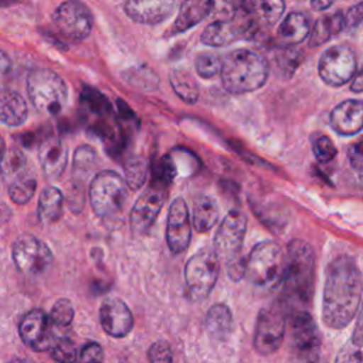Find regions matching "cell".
Listing matches in <instances>:
<instances>
[{
    "mask_svg": "<svg viewBox=\"0 0 363 363\" xmlns=\"http://www.w3.org/2000/svg\"><path fill=\"white\" fill-rule=\"evenodd\" d=\"M363 295V275L356 261L339 255L326 268L322 319L332 329H342L354 318Z\"/></svg>",
    "mask_w": 363,
    "mask_h": 363,
    "instance_id": "1",
    "label": "cell"
},
{
    "mask_svg": "<svg viewBox=\"0 0 363 363\" xmlns=\"http://www.w3.org/2000/svg\"><path fill=\"white\" fill-rule=\"evenodd\" d=\"M315 282V252L303 240L295 238L286 248V269L282 279V305L289 312L294 305L311 301Z\"/></svg>",
    "mask_w": 363,
    "mask_h": 363,
    "instance_id": "2",
    "label": "cell"
},
{
    "mask_svg": "<svg viewBox=\"0 0 363 363\" xmlns=\"http://www.w3.org/2000/svg\"><path fill=\"white\" fill-rule=\"evenodd\" d=\"M221 84L230 94H247L261 88L269 75L268 60L252 50L238 48L228 52L221 64Z\"/></svg>",
    "mask_w": 363,
    "mask_h": 363,
    "instance_id": "3",
    "label": "cell"
},
{
    "mask_svg": "<svg viewBox=\"0 0 363 363\" xmlns=\"http://www.w3.org/2000/svg\"><path fill=\"white\" fill-rule=\"evenodd\" d=\"M247 231V217L240 210H230L214 235V252L224 262L228 277L240 281L245 277L242 244Z\"/></svg>",
    "mask_w": 363,
    "mask_h": 363,
    "instance_id": "4",
    "label": "cell"
},
{
    "mask_svg": "<svg viewBox=\"0 0 363 363\" xmlns=\"http://www.w3.org/2000/svg\"><path fill=\"white\" fill-rule=\"evenodd\" d=\"M285 269L286 254L275 241L257 244L245 261V277L251 284L262 288H272L282 284Z\"/></svg>",
    "mask_w": 363,
    "mask_h": 363,
    "instance_id": "5",
    "label": "cell"
},
{
    "mask_svg": "<svg viewBox=\"0 0 363 363\" xmlns=\"http://www.w3.org/2000/svg\"><path fill=\"white\" fill-rule=\"evenodd\" d=\"M27 94L34 108L48 115L61 112L68 98L65 81L57 72L47 68L30 71L27 77Z\"/></svg>",
    "mask_w": 363,
    "mask_h": 363,
    "instance_id": "6",
    "label": "cell"
},
{
    "mask_svg": "<svg viewBox=\"0 0 363 363\" xmlns=\"http://www.w3.org/2000/svg\"><path fill=\"white\" fill-rule=\"evenodd\" d=\"M128 197V184L113 170H102L89 184V201L94 213L101 218L119 214Z\"/></svg>",
    "mask_w": 363,
    "mask_h": 363,
    "instance_id": "7",
    "label": "cell"
},
{
    "mask_svg": "<svg viewBox=\"0 0 363 363\" xmlns=\"http://www.w3.org/2000/svg\"><path fill=\"white\" fill-rule=\"evenodd\" d=\"M220 272V259L214 250L203 248L189 258L184 281L190 299L201 301L213 291Z\"/></svg>",
    "mask_w": 363,
    "mask_h": 363,
    "instance_id": "8",
    "label": "cell"
},
{
    "mask_svg": "<svg viewBox=\"0 0 363 363\" xmlns=\"http://www.w3.org/2000/svg\"><path fill=\"white\" fill-rule=\"evenodd\" d=\"M286 309L281 301L259 311L254 333V347L259 354L277 352L284 340Z\"/></svg>",
    "mask_w": 363,
    "mask_h": 363,
    "instance_id": "9",
    "label": "cell"
},
{
    "mask_svg": "<svg viewBox=\"0 0 363 363\" xmlns=\"http://www.w3.org/2000/svg\"><path fill=\"white\" fill-rule=\"evenodd\" d=\"M356 68V54L346 44L329 47L318 62L319 75L329 86H342L349 82L354 77Z\"/></svg>",
    "mask_w": 363,
    "mask_h": 363,
    "instance_id": "10",
    "label": "cell"
},
{
    "mask_svg": "<svg viewBox=\"0 0 363 363\" xmlns=\"http://www.w3.org/2000/svg\"><path fill=\"white\" fill-rule=\"evenodd\" d=\"M16 268L27 275H38L45 271L52 261V254L47 244L31 234L20 235L11 248Z\"/></svg>",
    "mask_w": 363,
    "mask_h": 363,
    "instance_id": "11",
    "label": "cell"
},
{
    "mask_svg": "<svg viewBox=\"0 0 363 363\" xmlns=\"http://www.w3.org/2000/svg\"><path fill=\"white\" fill-rule=\"evenodd\" d=\"M291 343L298 357L306 363H315L319 356L320 336L318 326L309 312L301 309L289 313Z\"/></svg>",
    "mask_w": 363,
    "mask_h": 363,
    "instance_id": "12",
    "label": "cell"
},
{
    "mask_svg": "<svg viewBox=\"0 0 363 363\" xmlns=\"http://www.w3.org/2000/svg\"><path fill=\"white\" fill-rule=\"evenodd\" d=\"M52 23L58 33L68 40H84L92 30V13L81 1H65L52 14Z\"/></svg>",
    "mask_w": 363,
    "mask_h": 363,
    "instance_id": "13",
    "label": "cell"
},
{
    "mask_svg": "<svg viewBox=\"0 0 363 363\" xmlns=\"http://www.w3.org/2000/svg\"><path fill=\"white\" fill-rule=\"evenodd\" d=\"M166 189L152 184L142 191L135 201L129 217L130 228L135 235H146L149 233L166 201Z\"/></svg>",
    "mask_w": 363,
    "mask_h": 363,
    "instance_id": "14",
    "label": "cell"
},
{
    "mask_svg": "<svg viewBox=\"0 0 363 363\" xmlns=\"http://www.w3.org/2000/svg\"><path fill=\"white\" fill-rule=\"evenodd\" d=\"M18 332L23 342L35 352L48 350L55 340L50 316L41 309L27 312L18 325Z\"/></svg>",
    "mask_w": 363,
    "mask_h": 363,
    "instance_id": "15",
    "label": "cell"
},
{
    "mask_svg": "<svg viewBox=\"0 0 363 363\" xmlns=\"http://www.w3.org/2000/svg\"><path fill=\"white\" fill-rule=\"evenodd\" d=\"M191 238V227L189 208L182 197H177L170 204L166 223V241L172 252H183Z\"/></svg>",
    "mask_w": 363,
    "mask_h": 363,
    "instance_id": "16",
    "label": "cell"
},
{
    "mask_svg": "<svg viewBox=\"0 0 363 363\" xmlns=\"http://www.w3.org/2000/svg\"><path fill=\"white\" fill-rule=\"evenodd\" d=\"M99 319L104 330L113 337H123L133 328L130 309L118 298H109L101 305Z\"/></svg>",
    "mask_w": 363,
    "mask_h": 363,
    "instance_id": "17",
    "label": "cell"
},
{
    "mask_svg": "<svg viewBox=\"0 0 363 363\" xmlns=\"http://www.w3.org/2000/svg\"><path fill=\"white\" fill-rule=\"evenodd\" d=\"M176 7L172 0H129L123 4L129 18L139 24H159L170 17Z\"/></svg>",
    "mask_w": 363,
    "mask_h": 363,
    "instance_id": "18",
    "label": "cell"
},
{
    "mask_svg": "<svg viewBox=\"0 0 363 363\" xmlns=\"http://www.w3.org/2000/svg\"><path fill=\"white\" fill-rule=\"evenodd\" d=\"M330 125L335 132L350 136L363 129V101L346 99L330 112Z\"/></svg>",
    "mask_w": 363,
    "mask_h": 363,
    "instance_id": "19",
    "label": "cell"
},
{
    "mask_svg": "<svg viewBox=\"0 0 363 363\" xmlns=\"http://www.w3.org/2000/svg\"><path fill=\"white\" fill-rule=\"evenodd\" d=\"M38 157L44 174L57 179L67 164V149L57 136H47L40 142Z\"/></svg>",
    "mask_w": 363,
    "mask_h": 363,
    "instance_id": "20",
    "label": "cell"
},
{
    "mask_svg": "<svg viewBox=\"0 0 363 363\" xmlns=\"http://www.w3.org/2000/svg\"><path fill=\"white\" fill-rule=\"evenodd\" d=\"M214 7H216V3L208 0L183 1L174 23L167 31V35H176L194 27L201 20H204L213 11Z\"/></svg>",
    "mask_w": 363,
    "mask_h": 363,
    "instance_id": "21",
    "label": "cell"
},
{
    "mask_svg": "<svg viewBox=\"0 0 363 363\" xmlns=\"http://www.w3.org/2000/svg\"><path fill=\"white\" fill-rule=\"evenodd\" d=\"M28 116L24 98L9 88H0V122L10 128L21 126Z\"/></svg>",
    "mask_w": 363,
    "mask_h": 363,
    "instance_id": "22",
    "label": "cell"
},
{
    "mask_svg": "<svg viewBox=\"0 0 363 363\" xmlns=\"http://www.w3.org/2000/svg\"><path fill=\"white\" fill-rule=\"evenodd\" d=\"M242 37L241 28L234 18H221L208 24L201 33V43L210 47H223Z\"/></svg>",
    "mask_w": 363,
    "mask_h": 363,
    "instance_id": "23",
    "label": "cell"
},
{
    "mask_svg": "<svg viewBox=\"0 0 363 363\" xmlns=\"http://www.w3.org/2000/svg\"><path fill=\"white\" fill-rule=\"evenodd\" d=\"M311 31V17L303 11L289 13L278 28V40L282 45L299 44Z\"/></svg>",
    "mask_w": 363,
    "mask_h": 363,
    "instance_id": "24",
    "label": "cell"
},
{
    "mask_svg": "<svg viewBox=\"0 0 363 363\" xmlns=\"http://www.w3.org/2000/svg\"><path fill=\"white\" fill-rule=\"evenodd\" d=\"M81 102H82L85 111L98 119L92 125L94 128L116 119L113 116V111H112V106H111L108 98L95 88L84 86L81 91Z\"/></svg>",
    "mask_w": 363,
    "mask_h": 363,
    "instance_id": "25",
    "label": "cell"
},
{
    "mask_svg": "<svg viewBox=\"0 0 363 363\" xmlns=\"http://www.w3.org/2000/svg\"><path fill=\"white\" fill-rule=\"evenodd\" d=\"M345 16L342 11H336L333 14L322 16L313 26L311 31L309 45L318 47L333 38L342 30H345Z\"/></svg>",
    "mask_w": 363,
    "mask_h": 363,
    "instance_id": "26",
    "label": "cell"
},
{
    "mask_svg": "<svg viewBox=\"0 0 363 363\" xmlns=\"http://www.w3.org/2000/svg\"><path fill=\"white\" fill-rule=\"evenodd\" d=\"M62 203L64 197L60 189L54 186H47L45 189H43L37 207L40 221L44 224H52L58 221L62 214Z\"/></svg>",
    "mask_w": 363,
    "mask_h": 363,
    "instance_id": "27",
    "label": "cell"
},
{
    "mask_svg": "<svg viewBox=\"0 0 363 363\" xmlns=\"http://www.w3.org/2000/svg\"><path fill=\"white\" fill-rule=\"evenodd\" d=\"M220 211L216 200L210 196H199L193 204V225L199 233H207L211 230L217 220Z\"/></svg>",
    "mask_w": 363,
    "mask_h": 363,
    "instance_id": "28",
    "label": "cell"
},
{
    "mask_svg": "<svg viewBox=\"0 0 363 363\" xmlns=\"http://www.w3.org/2000/svg\"><path fill=\"white\" fill-rule=\"evenodd\" d=\"M27 173V157L23 150L16 146L7 147L0 159V174L3 182L9 186Z\"/></svg>",
    "mask_w": 363,
    "mask_h": 363,
    "instance_id": "29",
    "label": "cell"
},
{
    "mask_svg": "<svg viewBox=\"0 0 363 363\" xmlns=\"http://www.w3.org/2000/svg\"><path fill=\"white\" fill-rule=\"evenodd\" d=\"M206 330L214 339H224L228 336L233 328V315L227 305L216 303L206 315Z\"/></svg>",
    "mask_w": 363,
    "mask_h": 363,
    "instance_id": "30",
    "label": "cell"
},
{
    "mask_svg": "<svg viewBox=\"0 0 363 363\" xmlns=\"http://www.w3.org/2000/svg\"><path fill=\"white\" fill-rule=\"evenodd\" d=\"M169 79L173 91L180 99L187 104H194L199 99V85L189 71L174 68L172 69Z\"/></svg>",
    "mask_w": 363,
    "mask_h": 363,
    "instance_id": "31",
    "label": "cell"
},
{
    "mask_svg": "<svg viewBox=\"0 0 363 363\" xmlns=\"http://www.w3.org/2000/svg\"><path fill=\"white\" fill-rule=\"evenodd\" d=\"M176 174H177V167H176L174 159H172L169 155L162 156L152 163L150 184L160 189H167V186L173 182Z\"/></svg>",
    "mask_w": 363,
    "mask_h": 363,
    "instance_id": "32",
    "label": "cell"
},
{
    "mask_svg": "<svg viewBox=\"0 0 363 363\" xmlns=\"http://www.w3.org/2000/svg\"><path fill=\"white\" fill-rule=\"evenodd\" d=\"M7 187L11 201H14L16 204H26L33 199L37 189V182L35 177L28 172L27 174L10 183Z\"/></svg>",
    "mask_w": 363,
    "mask_h": 363,
    "instance_id": "33",
    "label": "cell"
},
{
    "mask_svg": "<svg viewBox=\"0 0 363 363\" xmlns=\"http://www.w3.org/2000/svg\"><path fill=\"white\" fill-rule=\"evenodd\" d=\"M147 170H149V164H147V160L145 157H142V156L129 157L125 163V182H126V184L130 189L138 190L145 183Z\"/></svg>",
    "mask_w": 363,
    "mask_h": 363,
    "instance_id": "34",
    "label": "cell"
},
{
    "mask_svg": "<svg viewBox=\"0 0 363 363\" xmlns=\"http://www.w3.org/2000/svg\"><path fill=\"white\" fill-rule=\"evenodd\" d=\"M123 77L130 85L140 89H155L159 84L157 75L147 67H132Z\"/></svg>",
    "mask_w": 363,
    "mask_h": 363,
    "instance_id": "35",
    "label": "cell"
},
{
    "mask_svg": "<svg viewBox=\"0 0 363 363\" xmlns=\"http://www.w3.org/2000/svg\"><path fill=\"white\" fill-rule=\"evenodd\" d=\"M221 64L223 60L220 58V55L210 51H203L197 54L194 60V68L201 78H213L221 71Z\"/></svg>",
    "mask_w": 363,
    "mask_h": 363,
    "instance_id": "36",
    "label": "cell"
},
{
    "mask_svg": "<svg viewBox=\"0 0 363 363\" xmlns=\"http://www.w3.org/2000/svg\"><path fill=\"white\" fill-rule=\"evenodd\" d=\"M96 163V152L91 146H79L74 153V173L77 177H86Z\"/></svg>",
    "mask_w": 363,
    "mask_h": 363,
    "instance_id": "37",
    "label": "cell"
},
{
    "mask_svg": "<svg viewBox=\"0 0 363 363\" xmlns=\"http://www.w3.org/2000/svg\"><path fill=\"white\" fill-rule=\"evenodd\" d=\"M50 354L58 363H74L78 357L74 342L67 337L55 339L50 347Z\"/></svg>",
    "mask_w": 363,
    "mask_h": 363,
    "instance_id": "38",
    "label": "cell"
},
{
    "mask_svg": "<svg viewBox=\"0 0 363 363\" xmlns=\"http://www.w3.org/2000/svg\"><path fill=\"white\" fill-rule=\"evenodd\" d=\"M312 150H313L315 157L322 163L330 162L336 156V152H337L333 142L323 133L313 135V138H312Z\"/></svg>",
    "mask_w": 363,
    "mask_h": 363,
    "instance_id": "39",
    "label": "cell"
},
{
    "mask_svg": "<svg viewBox=\"0 0 363 363\" xmlns=\"http://www.w3.org/2000/svg\"><path fill=\"white\" fill-rule=\"evenodd\" d=\"M74 319V306L72 303L62 298L58 299L50 313V320L57 326H68Z\"/></svg>",
    "mask_w": 363,
    "mask_h": 363,
    "instance_id": "40",
    "label": "cell"
},
{
    "mask_svg": "<svg viewBox=\"0 0 363 363\" xmlns=\"http://www.w3.org/2000/svg\"><path fill=\"white\" fill-rule=\"evenodd\" d=\"M335 363H363V345L347 340L337 352Z\"/></svg>",
    "mask_w": 363,
    "mask_h": 363,
    "instance_id": "41",
    "label": "cell"
},
{
    "mask_svg": "<svg viewBox=\"0 0 363 363\" xmlns=\"http://www.w3.org/2000/svg\"><path fill=\"white\" fill-rule=\"evenodd\" d=\"M277 60H278V65L281 69H284V71L288 69L289 72H294L296 69V67L299 65V62L302 61V52L296 48L286 47L278 54Z\"/></svg>",
    "mask_w": 363,
    "mask_h": 363,
    "instance_id": "42",
    "label": "cell"
},
{
    "mask_svg": "<svg viewBox=\"0 0 363 363\" xmlns=\"http://www.w3.org/2000/svg\"><path fill=\"white\" fill-rule=\"evenodd\" d=\"M147 356H149L150 363H172V360H173L172 349H170L169 343L164 340L155 342L149 347Z\"/></svg>",
    "mask_w": 363,
    "mask_h": 363,
    "instance_id": "43",
    "label": "cell"
},
{
    "mask_svg": "<svg viewBox=\"0 0 363 363\" xmlns=\"http://www.w3.org/2000/svg\"><path fill=\"white\" fill-rule=\"evenodd\" d=\"M104 356L101 345L95 342H88L82 346L79 353V363H101Z\"/></svg>",
    "mask_w": 363,
    "mask_h": 363,
    "instance_id": "44",
    "label": "cell"
},
{
    "mask_svg": "<svg viewBox=\"0 0 363 363\" xmlns=\"http://www.w3.org/2000/svg\"><path fill=\"white\" fill-rule=\"evenodd\" d=\"M345 16V27L346 28H354L357 27L363 20V1L352 6L347 9Z\"/></svg>",
    "mask_w": 363,
    "mask_h": 363,
    "instance_id": "45",
    "label": "cell"
},
{
    "mask_svg": "<svg viewBox=\"0 0 363 363\" xmlns=\"http://www.w3.org/2000/svg\"><path fill=\"white\" fill-rule=\"evenodd\" d=\"M347 159L352 167L356 170H363V140H359L349 146Z\"/></svg>",
    "mask_w": 363,
    "mask_h": 363,
    "instance_id": "46",
    "label": "cell"
},
{
    "mask_svg": "<svg viewBox=\"0 0 363 363\" xmlns=\"http://www.w3.org/2000/svg\"><path fill=\"white\" fill-rule=\"evenodd\" d=\"M350 340L357 345H363V303H362V308H360V312H359V316L356 320V326H354Z\"/></svg>",
    "mask_w": 363,
    "mask_h": 363,
    "instance_id": "47",
    "label": "cell"
},
{
    "mask_svg": "<svg viewBox=\"0 0 363 363\" xmlns=\"http://www.w3.org/2000/svg\"><path fill=\"white\" fill-rule=\"evenodd\" d=\"M10 71H11V61L7 57V54L0 50V78L9 75Z\"/></svg>",
    "mask_w": 363,
    "mask_h": 363,
    "instance_id": "48",
    "label": "cell"
},
{
    "mask_svg": "<svg viewBox=\"0 0 363 363\" xmlns=\"http://www.w3.org/2000/svg\"><path fill=\"white\" fill-rule=\"evenodd\" d=\"M352 84H350V91L353 92H363V67L354 74V77L352 78Z\"/></svg>",
    "mask_w": 363,
    "mask_h": 363,
    "instance_id": "49",
    "label": "cell"
},
{
    "mask_svg": "<svg viewBox=\"0 0 363 363\" xmlns=\"http://www.w3.org/2000/svg\"><path fill=\"white\" fill-rule=\"evenodd\" d=\"M333 1H312L311 6L318 9V10H323V9H328L329 6H332Z\"/></svg>",
    "mask_w": 363,
    "mask_h": 363,
    "instance_id": "50",
    "label": "cell"
},
{
    "mask_svg": "<svg viewBox=\"0 0 363 363\" xmlns=\"http://www.w3.org/2000/svg\"><path fill=\"white\" fill-rule=\"evenodd\" d=\"M6 152V146H4V140H3V138L0 136V159H1V156H3V153Z\"/></svg>",
    "mask_w": 363,
    "mask_h": 363,
    "instance_id": "51",
    "label": "cell"
},
{
    "mask_svg": "<svg viewBox=\"0 0 363 363\" xmlns=\"http://www.w3.org/2000/svg\"><path fill=\"white\" fill-rule=\"evenodd\" d=\"M10 363H33V362L26 360V359H14V360H11Z\"/></svg>",
    "mask_w": 363,
    "mask_h": 363,
    "instance_id": "52",
    "label": "cell"
}]
</instances>
